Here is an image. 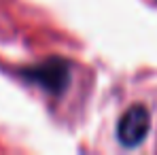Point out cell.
Here are the masks:
<instances>
[{
  "label": "cell",
  "mask_w": 157,
  "mask_h": 155,
  "mask_svg": "<svg viewBox=\"0 0 157 155\" xmlns=\"http://www.w3.org/2000/svg\"><path fill=\"white\" fill-rule=\"evenodd\" d=\"M149 128H151V115H149L147 106L134 104L121 115V119L117 123V138L123 147L134 149L147 138Z\"/></svg>",
  "instance_id": "2"
},
{
  "label": "cell",
  "mask_w": 157,
  "mask_h": 155,
  "mask_svg": "<svg viewBox=\"0 0 157 155\" xmlns=\"http://www.w3.org/2000/svg\"><path fill=\"white\" fill-rule=\"evenodd\" d=\"M21 77L28 79L34 85H38V87H43L45 91L57 96L70 83V66L62 57H49V60H45L40 64H34V66L24 68Z\"/></svg>",
  "instance_id": "1"
}]
</instances>
